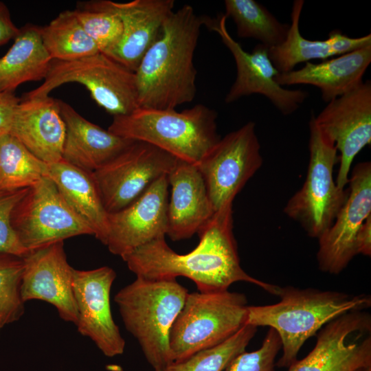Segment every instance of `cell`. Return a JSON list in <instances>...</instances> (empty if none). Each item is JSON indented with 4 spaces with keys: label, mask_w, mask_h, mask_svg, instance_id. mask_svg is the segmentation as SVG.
I'll list each match as a JSON object with an SVG mask.
<instances>
[{
    "label": "cell",
    "mask_w": 371,
    "mask_h": 371,
    "mask_svg": "<svg viewBox=\"0 0 371 371\" xmlns=\"http://www.w3.org/2000/svg\"><path fill=\"white\" fill-rule=\"evenodd\" d=\"M198 234V245L186 254L173 251L162 237L122 258L136 277L160 280L183 276L192 280L201 293L227 291L234 282H245L278 295L280 286L251 277L240 266L233 234L232 204L215 212Z\"/></svg>",
    "instance_id": "cell-1"
},
{
    "label": "cell",
    "mask_w": 371,
    "mask_h": 371,
    "mask_svg": "<svg viewBox=\"0 0 371 371\" xmlns=\"http://www.w3.org/2000/svg\"><path fill=\"white\" fill-rule=\"evenodd\" d=\"M205 21L188 4L167 19L135 71L139 107L175 109L194 100V54Z\"/></svg>",
    "instance_id": "cell-2"
},
{
    "label": "cell",
    "mask_w": 371,
    "mask_h": 371,
    "mask_svg": "<svg viewBox=\"0 0 371 371\" xmlns=\"http://www.w3.org/2000/svg\"><path fill=\"white\" fill-rule=\"evenodd\" d=\"M280 300L264 306H249L247 324L268 326L280 337L282 355L276 363L289 368L297 359L305 341L326 324L351 311L371 306L368 294L353 295L337 291L313 288L280 287Z\"/></svg>",
    "instance_id": "cell-3"
},
{
    "label": "cell",
    "mask_w": 371,
    "mask_h": 371,
    "mask_svg": "<svg viewBox=\"0 0 371 371\" xmlns=\"http://www.w3.org/2000/svg\"><path fill=\"white\" fill-rule=\"evenodd\" d=\"M216 118L217 113L203 104L182 111L138 107L128 114L114 116L107 130L197 165L221 139Z\"/></svg>",
    "instance_id": "cell-4"
},
{
    "label": "cell",
    "mask_w": 371,
    "mask_h": 371,
    "mask_svg": "<svg viewBox=\"0 0 371 371\" xmlns=\"http://www.w3.org/2000/svg\"><path fill=\"white\" fill-rule=\"evenodd\" d=\"M188 293L176 279L137 277L115 295L126 330L137 339L154 371L173 361L170 331Z\"/></svg>",
    "instance_id": "cell-5"
},
{
    "label": "cell",
    "mask_w": 371,
    "mask_h": 371,
    "mask_svg": "<svg viewBox=\"0 0 371 371\" xmlns=\"http://www.w3.org/2000/svg\"><path fill=\"white\" fill-rule=\"evenodd\" d=\"M248 306L240 293H188L170 331L172 361L183 360L228 339L247 324Z\"/></svg>",
    "instance_id": "cell-6"
},
{
    "label": "cell",
    "mask_w": 371,
    "mask_h": 371,
    "mask_svg": "<svg viewBox=\"0 0 371 371\" xmlns=\"http://www.w3.org/2000/svg\"><path fill=\"white\" fill-rule=\"evenodd\" d=\"M310 159L306 180L287 202L284 212L297 221L308 236L319 238L333 223L348 194L333 179L339 162L335 143L318 128L315 115L309 121Z\"/></svg>",
    "instance_id": "cell-7"
},
{
    "label": "cell",
    "mask_w": 371,
    "mask_h": 371,
    "mask_svg": "<svg viewBox=\"0 0 371 371\" xmlns=\"http://www.w3.org/2000/svg\"><path fill=\"white\" fill-rule=\"evenodd\" d=\"M68 82L86 87L94 101L113 117L139 107L135 72L102 52L74 60H52L41 85L25 93L22 99L48 96Z\"/></svg>",
    "instance_id": "cell-8"
},
{
    "label": "cell",
    "mask_w": 371,
    "mask_h": 371,
    "mask_svg": "<svg viewBox=\"0 0 371 371\" xmlns=\"http://www.w3.org/2000/svg\"><path fill=\"white\" fill-rule=\"evenodd\" d=\"M11 223L27 251L76 236H93L47 177L27 188L12 212Z\"/></svg>",
    "instance_id": "cell-9"
},
{
    "label": "cell",
    "mask_w": 371,
    "mask_h": 371,
    "mask_svg": "<svg viewBox=\"0 0 371 371\" xmlns=\"http://www.w3.org/2000/svg\"><path fill=\"white\" fill-rule=\"evenodd\" d=\"M262 164L254 122H249L221 138L196 165L214 212L232 204Z\"/></svg>",
    "instance_id": "cell-10"
},
{
    "label": "cell",
    "mask_w": 371,
    "mask_h": 371,
    "mask_svg": "<svg viewBox=\"0 0 371 371\" xmlns=\"http://www.w3.org/2000/svg\"><path fill=\"white\" fill-rule=\"evenodd\" d=\"M177 160L150 144L133 141L91 172L107 213L117 212L132 203L157 179L168 175Z\"/></svg>",
    "instance_id": "cell-11"
},
{
    "label": "cell",
    "mask_w": 371,
    "mask_h": 371,
    "mask_svg": "<svg viewBox=\"0 0 371 371\" xmlns=\"http://www.w3.org/2000/svg\"><path fill=\"white\" fill-rule=\"evenodd\" d=\"M227 19L224 14L217 19L205 18L204 25L219 35L235 60L236 77L225 102L232 103L244 96L257 93L266 97L283 115L294 113L308 98V92L280 86L276 81L279 72L269 58L268 47L259 43L251 52L245 51L227 31Z\"/></svg>",
    "instance_id": "cell-12"
},
{
    "label": "cell",
    "mask_w": 371,
    "mask_h": 371,
    "mask_svg": "<svg viewBox=\"0 0 371 371\" xmlns=\"http://www.w3.org/2000/svg\"><path fill=\"white\" fill-rule=\"evenodd\" d=\"M371 316L364 311L345 313L326 324L312 350L288 371H357L371 366Z\"/></svg>",
    "instance_id": "cell-13"
},
{
    "label": "cell",
    "mask_w": 371,
    "mask_h": 371,
    "mask_svg": "<svg viewBox=\"0 0 371 371\" xmlns=\"http://www.w3.org/2000/svg\"><path fill=\"white\" fill-rule=\"evenodd\" d=\"M315 120L340 153L335 182L344 189L354 159L371 142V81H363L329 102L317 116L315 115Z\"/></svg>",
    "instance_id": "cell-14"
},
{
    "label": "cell",
    "mask_w": 371,
    "mask_h": 371,
    "mask_svg": "<svg viewBox=\"0 0 371 371\" xmlns=\"http://www.w3.org/2000/svg\"><path fill=\"white\" fill-rule=\"evenodd\" d=\"M348 197L333 223L319 238L317 260L323 272L340 273L357 255V234L371 216V164L360 162L348 179Z\"/></svg>",
    "instance_id": "cell-15"
},
{
    "label": "cell",
    "mask_w": 371,
    "mask_h": 371,
    "mask_svg": "<svg viewBox=\"0 0 371 371\" xmlns=\"http://www.w3.org/2000/svg\"><path fill=\"white\" fill-rule=\"evenodd\" d=\"M72 275L78 331L90 338L106 357L122 355L125 341L113 319L110 305L115 271L109 267L86 271L73 268Z\"/></svg>",
    "instance_id": "cell-16"
},
{
    "label": "cell",
    "mask_w": 371,
    "mask_h": 371,
    "mask_svg": "<svg viewBox=\"0 0 371 371\" xmlns=\"http://www.w3.org/2000/svg\"><path fill=\"white\" fill-rule=\"evenodd\" d=\"M168 188L167 175H163L129 205L108 214L105 245L111 254L122 258L153 240L166 236Z\"/></svg>",
    "instance_id": "cell-17"
},
{
    "label": "cell",
    "mask_w": 371,
    "mask_h": 371,
    "mask_svg": "<svg viewBox=\"0 0 371 371\" xmlns=\"http://www.w3.org/2000/svg\"><path fill=\"white\" fill-rule=\"evenodd\" d=\"M21 285L23 301L41 300L52 304L63 320L76 325L78 311L72 287V271L64 242L32 250L23 257Z\"/></svg>",
    "instance_id": "cell-18"
},
{
    "label": "cell",
    "mask_w": 371,
    "mask_h": 371,
    "mask_svg": "<svg viewBox=\"0 0 371 371\" xmlns=\"http://www.w3.org/2000/svg\"><path fill=\"white\" fill-rule=\"evenodd\" d=\"M167 177L170 197L166 235L173 241L190 238L215 212L204 179L196 165L179 159Z\"/></svg>",
    "instance_id": "cell-19"
},
{
    "label": "cell",
    "mask_w": 371,
    "mask_h": 371,
    "mask_svg": "<svg viewBox=\"0 0 371 371\" xmlns=\"http://www.w3.org/2000/svg\"><path fill=\"white\" fill-rule=\"evenodd\" d=\"M10 133L45 163L62 160L66 125L58 100L49 95L21 98Z\"/></svg>",
    "instance_id": "cell-20"
},
{
    "label": "cell",
    "mask_w": 371,
    "mask_h": 371,
    "mask_svg": "<svg viewBox=\"0 0 371 371\" xmlns=\"http://www.w3.org/2000/svg\"><path fill=\"white\" fill-rule=\"evenodd\" d=\"M115 3L123 32L118 44L106 55L135 72L144 54L160 36L166 21L174 12L175 1Z\"/></svg>",
    "instance_id": "cell-21"
},
{
    "label": "cell",
    "mask_w": 371,
    "mask_h": 371,
    "mask_svg": "<svg viewBox=\"0 0 371 371\" xmlns=\"http://www.w3.org/2000/svg\"><path fill=\"white\" fill-rule=\"evenodd\" d=\"M66 125L63 160L91 173L113 159L133 140L111 133L89 122L71 105L59 100Z\"/></svg>",
    "instance_id": "cell-22"
},
{
    "label": "cell",
    "mask_w": 371,
    "mask_h": 371,
    "mask_svg": "<svg viewBox=\"0 0 371 371\" xmlns=\"http://www.w3.org/2000/svg\"><path fill=\"white\" fill-rule=\"evenodd\" d=\"M371 63V45L319 63L307 62L299 69L279 73L276 82L281 87L309 85L319 89L328 103L363 82Z\"/></svg>",
    "instance_id": "cell-23"
},
{
    "label": "cell",
    "mask_w": 371,
    "mask_h": 371,
    "mask_svg": "<svg viewBox=\"0 0 371 371\" xmlns=\"http://www.w3.org/2000/svg\"><path fill=\"white\" fill-rule=\"evenodd\" d=\"M45 177L54 183L67 203L90 226L93 236L105 245L108 213L91 173L62 159L47 164Z\"/></svg>",
    "instance_id": "cell-24"
},
{
    "label": "cell",
    "mask_w": 371,
    "mask_h": 371,
    "mask_svg": "<svg viewBox=\"0 0 371 371\" xmlns=\"http://www.w3.org/2000/svg\"><path fill=\"white\" fill-rule=\"evenodd\" d=\"M51 61L41 37L40 26L25 25L0 58V91L14 92L24 82L44 80Z\"/></svg>",
    "instance_id": "cell-25"
},
{
    "label": "cell",
    "mask_w": 371,
    "mask_h": 371,
    "mask_svg": "<svg viewBox=\"0 0 371 371\" xmlns=\"http://www.w3.org/2000/svg\"><path fill=\"white\" fill-rule=\"evenodd\" d=\"M40 34L52 60H74L100 52L74 10L60 12L49 23L40 27Z\"/></svg>",
    "instance_id": "cell-26"
},
{
    "label": "cell",
    "mask_w": 371,
    "mask_h": 371,
    "mask_svg": "<svg viewBox=\"0 0 371 371\" xmlns=\"http://www.w3.org/2000/svg\"><path fill=\"white\" fill-rule=\"evenodd\" d=\"M224 5V14L234 21L238 37L256 39L269 48L285 40L290 25L280 22L261 3L255 0H225Z\"/></svg>",
    "instance_id": "cell-27"
},
{
    "label": "cell",
    "mask_w": 371,
    "mask_h": 371,
    "mask_svg": "<svg viewBox=\"0 0 371 371\" xmlns=\"http://www.w3.org/2000/svg\"><path fill=\"white\" fill-rule=\"evenodd\" d=\"M304 3L303 0L293 1L291 23L285 40L277 46L268 47L269 58L279 73L291 71L297 64L311 60H325L336 56L328 38L309 40L300 34V19Z\"/></svg>",
    "instance_id": "cell-28"
},
{
    "label": "cell",
    "mask_w": 371,
    "mask_h": 371,
    "mask_svg": "<svg viewBox=\"0 0 371 371\" xmlns=\"http://www.w3.org/2000/svg\"><path fill=\"white\" fill-rule=\"evenodd\" d=\"M47 165L10 133L0 136V191L31 187L45 177Z\"/></svg>",
    "instance_id": "cell-29"
},
{
    "label": "cell",
    "mask_w": 371,
    "mask_h": 371,
    "mask_svg": "<svg viewBox=\"0 0 371 371\" xmlns=\"http://www.w3.org/2000/svg\"><path fill=\"white\" fill-rule=\"evenodd\" d=\"M74 12L100 52L107 54L118 44L123 26L114 1L91 0L78 2Z\"/></svg>",
    "instance_id": "cell-30"
},
{
    "label": "cell",
    "mask_w": 371,
    "mask_h": 371,
    "mask_svg": "<svg viewBox=\"0 0 371 371\" xmlns=\"http://www.w3.org/2000/svg\"><path fill=\"white\" fill-rule=\"evenodd\" d=\"M256 331V326L247 324L224 342L183 360L172 361L157 371H224L237 355L245 351Z\"/></svg>",
    "instance_id": "cell-31"
},
{
    "label": "cell",
    "mask_w": 371,
    "mask_h": 371,
    "mask_svg": "<svg viewBox=\"0 0 371 371\" xmlns=\"http://www.w3.org/2000/svg\"><path fill=\"white\" fill-rule=\"evenodd\" d=\"M23 258L0 254V335L3 328L18 321L25 312L21 295Z\"/></svg>",
    "instance_id": "cell-32"
},
{
    "label": "cell",
    "mask_w": 371,
    "mask_h": 371,
    "mask_svg": "<svg viewBox=\"0 0 371 371\" xmlns=\"http://www.w3.org/2000/svg\"><path fill=\"white\" fill-rule=\"evenodd\" d=\"M281 348L279 335L274 329L269 328L258 349L241 352L224 371H276L275 359Z\"/></svg>",
    "instance_id": "cell-33"
},
{
    "label": "cell",
    "mask_w": 371,
    "mask_h": 371,
    "mask_svg": "<svg viewBox=\"0 0 371 371\" xmlns=\"http://www.w3.org/2000/svg\"><path fill=\"white\" fill-rule=\"evenodd\" d=\"M27 190L0 191V254L23 258L29 252L21 244L11 223L12 212Z\"/></svg>",
    "instance_id": "cell-34"
},
{
    "label": "cell",
    "mask_w": 371,
    "mask_h": 371,
    "mask_svg": "<svg viewBox=\"0 0 371 371\" xmlns=\"http://www.w3.org/2000/svg\"><path fill=\"white\" fill-rule=\"evenodd\" d=\"M336 56L348 54L371 45V34L350 38L340 30L331 31L327 38Z\"/></svg>",
    "instance_id": "cell-35"
},
{
    "label": "cell",
    "mask_w": 371,
    "mask_h": 371,
    "mask_svg": "<svg viewBox=\"0 0 371 371\" xmlns=\"http://www.w3.org/2000/svg\"><path fill=\"white\" fill-rule=\"evenodd\" d=\"M21 98L14 92L0 91V136L10 133L14 115Z\"/></svg>",
    "instance_id": "cell-36"
},
{
    "label": "cell",
    "mask_w": 371,
    "mask_h": 371,
    "mask_svg": "<svg viewBox=\"0 0 371 371\" xmlns=\"http://www.w3.org/2000/svg\"><path fill=\"white\" fill-rule=\"evenodd\" d=\"M19 32V28L13 23L8 8L0 1V46L14 39Z\"/></svg>",
    "instance_id": "cell-37"
},
{
    "label": "cell",
    "mask_w": 371,
    "mask_h": 371,
    "mask_svg": "<svg viewBox=\"0 0 371 371\" xmlns=\"http://www.w3.org/2000/svg\"><path fill=\"white\" fill-rule=\"evenodd\" d=\"M356 252L357 255L371 256V216L366 218L357 234Z\"/></svg>",
    "instance_id": "cell-38"
},
{
    "label": "cell",
    "mask_w": 371,
    "mask_h": 371,
    "mask_svg": "<svg viewBox=\"0 0 371 371\" xmlns=\"http://www.w3.org/2000/svg\"><path fill=\"white\" fill-rule=\"evenodd\" d=\"M359 371H371V366H369V367H367V368H362Z\"/></svg>",
    "instance_id": "cell-39"
},
{
    "label": "cell",
    "mask_w": 371,
    "mask_h": 371,
    "mask_svg": "<svg viewBox=\"0 0 371 371\" xmlns=\"http://www.w3.org/2000/svg\"><path fill=\"white\" fill-rule=\"evenodd\" d=\"M361 369H362V368H361ZM360 370H361V369H359V370H357V371H359Z\"/></svg>",
    "instance_id": "cell-40"
}]
</instances>
